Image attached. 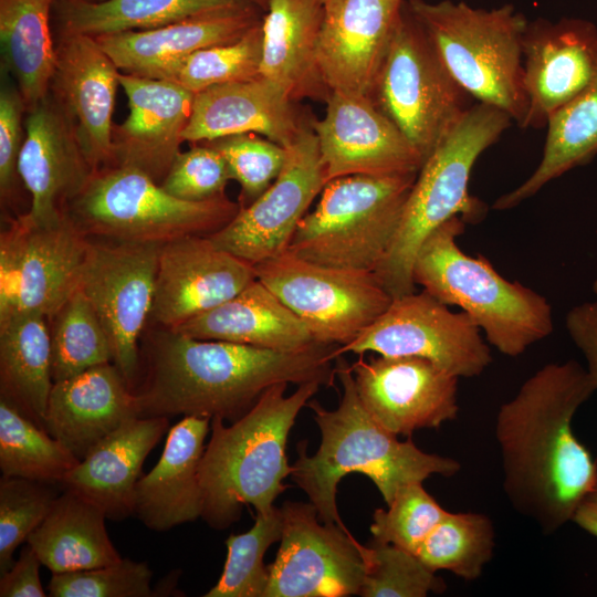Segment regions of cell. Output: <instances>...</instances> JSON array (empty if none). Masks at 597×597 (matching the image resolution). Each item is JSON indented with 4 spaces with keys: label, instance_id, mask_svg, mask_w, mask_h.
<instances>
[{
    "label": "cell",
    "instance_id": "cell-1",
    "mask_svg": "<svg viewBox=\"0 0 597 597\" xmlns=\"http://www.w3.org/2000/svg\"><path fill=\"white\" fill-rule=\"evenodd\" d=\"M596 388L575 360L537 369L496 415L503 490L511 505L545 534L572 522L591 489L597 463L572 421Z\"/></svg>",
    "mask_w": 597,
    "mask_h": 597
},
{
    "label": "cell",
    "instance_id": "cell-2",
    "mask_svg": "<svg viewBox=\"0 0 597 597\" xmlns=\"http://www.w3.org/2000/svg\"><path fill=\"white\" fill-rule=\"evenodd\" d=\"M339 347L321 344L279 352L156 327L140 354L145 378L134 390L138 417L181 415L233 422L276 384L333 386Z\"/></svg>",
    "mask_w": 597,
    "mask_h": 597
},
{
    "label": "cell",
    "instance_id": "cell-3",
    "mask_svg": "<svg viewBox=\"0 0 597 597\" xmlns=\"http://www.w3.org/2000/svg\"><path fill=\"white\" fill-rule=\"evenodd\" d=\"M335 367L343 388L339 405L327 410L317 400H308L322 440L313 455L306 454L307 441L297 444L291 473L316 507L321 522L346 528L337 511L336 492L348 473L369 478L388 505L409 483L423 482L433 474L449 478L460 471L455 459L425 452L381 427L359 399L352 365L339 355Z\"/></svg>",
    "mask_w": 597,
    "mask_h": 597
},
{
    "label": "cell",
    "instance_id": "cell-4",
    "mask_svg": "<svg viewBox=\"0 0 597 597\" xmlns=\"http://www.w3.org/2000/svg\"><path fill=\"white\" fill-rule=\"evenodd\" d=\"M287 384L266 389L252 408L230 426L211 419V436L201 458L199 481L203 499L201 517L222 530L237 522L243 505L266 514L286 489L291 475L285 448L300 410L322 385H298L285 396Z\"/></svg>",
    "mask_w": 597,
    "mask_h": 597
},
{
    "label": "cell",
    "instance_id": "cell-5",
    "mask_svg": "<svg viewBox=\"0 0 597 597\" xmlns=\"http://www.w3.org/2000/svg\"><path fill=\"white\" fill-rule=\"evenodd\" d=\"M465 222L451 218L421 243L412 281L448 306H458L501 354L516 357L553 332L552 306L531 287L503 277L483 255L463 252Z\"/></svg>",
    "mask_w": 597,
    "mask_h": 597
},
{
    "label": "cell",
    "instance_id": "cell-6",
    "mask_svg": "<svg viewBox=\"0 0 597 597\" xmlns=\"http://www.w3.org/2000/svg\"><path fill=\"white\" fill-rule=\"evenodd\" d=\"M511 122L505 112L476 102L426 158L391 247L374 272L392 298L415 292L413 261L434 229L454 217L465 223L485 218V203L469 192L471 171Z\"/></svg>",
    "mask_w": 597,
    "mask_h": 597
},
{
    "label": "cell",
    "instance_id": "cell-7",
    "mask_svg": "<svg viewBox=\"0 0 597 597\" xmlns=\"http://www.w3.org/2000/svg\"><path fill=\"white\" fill-rule=\"evenodd\" d=\"M407 7L463 91L505 112L523 128V35L528 20L512 4L493 9L465 2L409 0Z\"/></svg>",
    "mask_w": 597,
    "mask_h": 597
},
{
    "label": "cell",
    "instance_id": "cell-8",
    "mask_svg": "<svg viewBox=\"0 0 597 597\" xmlns=\"http://www.w3.org/2000/svg\"><path fill=\"white\" fill-rule=\"evenodd\" d=\"M240 209L226 195L203 201L178 199L144 171L113 165L96 170L65 211L86 237L163 245L210 235Z\"/></svg>",
    "mask_w": 597,
    "mask_h": 597
},
{
    "label": "cell",
    "instance_id": "cell-9",
    "mask_svg": "<svg viewBox=\"0 0 597 597\" xmlns=\"http://www.w3.org/2000/svg\"><path fill=\"white\" fill-rule=\"evenodd\" d=\"M417 175L329 180L286 251L322 265L375 272L391 247Z\"/></svg>",
    "mask_w": 597,
    "mask_h": 597
},
{
    "label": "cell",
    "instance_id": "cell-10",
    "mask_svg": "<svg viewBox=\"0 0 597 597\" xmlns=\"http://www.w3.org/2000/svg\"><path fill=\"white\" fill-rule=\"evenodd\" d=\"M426 33L402 4L371 98L423 159L471 107Z\"/></svg>",
    "mask_w": 597,
    "mask_h": 597
},
{
    "label": "cell",
    "instance_id": "cell-11",
    "mask_svg": "<svg viewBox=\"0 0 597 597\" xmlns=\"http://www.w3.org/2000/svg\"><path fill=\"white\" fill-rule=\"evenodd\" d=\"M254 271L321 344H349L392 301L374 272L322 265L289 251L255 264Z\"/></svg>",
    "mask_w": 597,
    "mask_h": 597
},
{
    "label": "cell",
    "instance_id": "cell-12",
    "mask_svg": "<svg viewBox=\"0 0 597 597\" xmlns=\"http://www.w3.org/2000/svg\"><path fill=\"white\" fill-rule=\"evenodd\" d=\"M161 245L90 238L78 290L97 314L113 363L134 390L139 338L150 316Z\"/></svg>",
    "mask_w": 597,
    "mask_h": 597
},
{
    "label": "cell",
    "instance_id": "cell-13",
    "mask_svg": "<svg viewBox=\"0 0 597 597\" xmlns=\"http://www.w3.org/2000/svg\"><path fill=\"white\" fill-rule=\"evenodd\" d=\"M87 242L66 211L53 223L13 219L0 237V317L35 312L50 320L78 287Z\"/></svg>",
    "mask_w": 597,
    "mask_h": 597
},
{
    "label": "cell",
    "instance_id": "cell-14",
    "mask_svg": "<svg viewBox=\"0 0 597 597\" xmlns=\"http://www.w3.org/2000/svg\"><path fill=\"white\" fill-rule=\"evenodd\" d=\"M338 352L420 357L459 378L479 376L492 362L490 347L472 320L425 290L392 298L371 325Z\"/></svg>",
    "mask_w": 597,
    "mask_h": 597
},
{
    "label": "cell",
    "instance_id": "cell-15",
    "mask_svg": "<svg viewBox=\"0 0 597 597\" xmlns=\"http://www.w3.org/2000/svg\"><path fill=\"white\" fill-rule=\"evenodd\" d=\"M281 544L269 566L264 597H347L359 595L366 565L363 545L347 528L320 523L310 502L286 501Z\"/></svg>",
    "mask_w": 597,
    "mask_h": 597
},
{
    "label": "cell",
    "instance_id": "cell-16",
    "mask_svg": "<svg viewBox=\"0 0 597 597\" xmlns=\"http://www.w3.org/2000/svg\"><path fill=\"white\" fill-rule=\"evenodd\" d=\"M284 167L273 184L208 235L220 249L255 265L285 252L314 199L326 185L313 128L305 126L286 147Z\"/></svg>",
    "mask_w": 597,
    "mask_h": 597
},
{
    "label": "cell",
    "instance_id": "cell-17",
    "mask_svg": "<svg viewBox=\"0 0 597 597\" xmlns=\"http://www.w3.org/2000/svg\"><path fill=\"white\" fill-rule=\"evenodd\" d=\"M365 409L395 436L439 428L459 411V377L420 357L378 356L352 365Z\"/></svg>",
    "mask_w": 597,
    "mask_h": 597
},
{
    "label": "cell",
    "instance_id": "cell-18",
    "mask_svg": "<svg viewBox=\"0 0 597 597\" xmlns=\"http://www.w3.org/2000/svg\"><path fill=\"white\" fill-rule=\"evenodd\" d=\"M312 123L326 182L348 175L418 174L425 159L371 97L331 92Z\"/></svg>",
    "mask_w": 597,
    "mask_h": 597
},
{
    "label": "cell",
    "instance_id": "cell-19",
    "mask_svg": "<svg viewBox=\"0 0 597 597\" xmlns=\"http://www.w3.org/2000/svg\"><path fill=\"white\" fill-rule=\"evenodd\" d=\"M256 280L254 265L218 248L208 235L161 245L149 320L175 329L220 305Z\"/></svg>",
    "mask_w": 597,
    "mask_h": 597
},
{
    "label": "cell",
    "instance_id": "cell-20",
    "mask_svg": "<svg viewBox=\"0 0 597 597\" xmlns=\"http://www.w3.org/2000/svg\"><path fill=\"white\" fill-rule=\"evenodd\" d=\"M523 128H542L549 115L597 82V27L584 19L528 21L523 35Z\"/></svg>",
    "mask_w": 597,
    "mask_h": 597
},
{
    "label": "cell",
    "instance_id": "cell-21",
    "mask_svg": "<svg viewBox=\"0 0 597 597\" xmlns=\"http://www.w3.org/2000/svg\"><path fill=\"white\" fill-rule=\"evenodd\" d=\"M50 94L70 118L94 171L113 166V112L121 71L94 36L64 34Z\"/></svg>",
    "mask_w": 597,
    "mask_h": 597
},
{
    "label": "cell",
    "instance_id": "cell-22",
    "mask_svg": "<svg viewBox=\"0 0 597 597\" xmlns=\"http://www.w3.org/2000/svg\"><path fill=\"white\" fill-rule=\"evenodd\" d=\"M18 170L31 197L27 214L39 223L59 221L95 172L72 122L50 93L27 109Z\"/></svg>",
    "mask_w": 597,
    "mask_h": 597
},
{
    "label": "cell",
    "instance_id": "cell-23",
    "mask_svg": "<svg viewBox=\"0 0 597 597\" xmlns=\"http://www.w3.org/2000/svg\"><path fill=\"white\" fill-rule=\"evenodd\" d=\"M402 4L391 0L324 1L317 64L329 92L371 97Z\"/></svg>",
    "mask_w": 597,
    "mask_h": 597
},
{
    "label": "cell",
    "instance_id": "cell-24",
    "mask_svg": "<svg viewBox=\"0 0 597 597\" xmlns=\"http://www.w3.org/2000/svg\"><path fill=\"white\" fill-rule=\"evenodd\" d=\"M129 114L112 133L113 165L137 168L160 184L180 153L195 94L180 84L119 73Z\"/></svg>",
    "mask_w": 597,
    "mask_h": 597
},
{
    "label": "cell",
    "instance_id": "cell-25",
    "mask_svg": "<svg viewBox=\"0 0 597 597\" xmlns=\"http://www.w3.org/2000/svg\"><path fill=\"white\" fill-rule=\"evenodd\" d=\"M260 6L244 4L159 28L94 38L122 73L172 81L192 53L238 41L262 23Z\"/></svg>",
    "mask_w": 597,
    "mask_h": 597
},
{
    "label": "cell",
    "instance_id": "cell-26",
    "mask_svg": "<svg viewBox=\"0 0 597 597\" xmlns=\"http://www.w3.org/2000/svg\"><path fill=\"white\" fill-rule=\"evenodd\" d=\"M293 102L263 76L211 86L195 94L184 142L198 144L253 133L286 148L305 126Z\"/></svg>",
    "mask_w": 597,
    "mask_h": 597
},
{
    "label": "cell",
    "instance_id": "cell-27",
    "mask_svg": "<svg viewBox=\"0 0 597 597\" xmlns=\"http://www.w3.org/2000/svg\"><path fill=\"white\" fill-rule=\"evenodd\" d=\"M136 417V395L111 362L53 384L44 429L82 460L107 434Z\"/></svg>",
    "mask_w": 597,
    "mask_h": 597
},
{
    "label": "cell",
    "instance_id": "cell-28",
    "mask_svg": "<svg viewBox=\"0 0 597 597\" xmlns=\"http://www.w3.org/2000/svg\"><path fill=\"white\" fill-rule=\"evenodd\" d=\"M211 419L187 416L168 432L157 464L139 478L133 504L145 526L165 532L201 517L199 468Z\"/></svg>",
    "mask_w": 597,
    "mask_h": 597
},
{
    "label": "cell",
    "instance_id": "cell-29",
    "mask_svg": "<svg viewBox=\"0 0 597 597\" xmlns=\"http://www.w3.org/2000/svg\"><path fill=\"white\" fill-rule=\"evenodd\" d=\"M168 418L136 417L107 434L61 482L103 510L107 519L133 515L143 463L168 429Z\"/></svg>",
    "mask_w": 597,
    "mask_h": 597
},
{
    "label": "cell",
    "instance_id": "cell-30",
    "mask_svg": "<svg viewBox=\"0 0 597 597\" xmlns=\"http://www.w3.org/2000/svg\"><path fill=\"white\" fill-rule=\"evenodd\" d=\"M262 20L261 76L280 86L292 101L326 98L317 64L324 15L322 0H268Z\"/></svg>",
    "mask_w": 597,
    "mask_h": 597
},
{
    "label": "cell",
    "instance_id": "cell-31",
    "mask_svg": "<svg viewBox=\"0 0 597 597\" xmlns=\"http://www.w3.org/2000/svg\"><path fill=\"white\" fill-rule=\"evenodd\" d=\"M174 331L198 339L279 352H298L321 345L307 325L259 280Z\"/></svg>",
    "mask_w": 597,
    "mask_h": 597
},
{
    "label": "cell",
    "instance_id": "cell-32",
    "mask_svg": "<svg viewBox=\"0 0 597 597\" xmlns=\"http://www.w3.org/2000/svg\"><path fill=\"white\" fill-rule=\"evenodd\" d=\"M105 519L97 505L64 490L27 543L52 574L113 564L122 557L107 534Z\"/></svg>",
    "mask_w": 597,
    "mask_h": 597
},
{
    "label": "cell",
    "instance_id": "cell-33",
    "mask_svg": "<svg viewBox=\"0 0 597 597\" xmlns=\"http://www.w3.org/2000/svg\"><path fill=\"white\" fill-rule=\"evenodd\" d=\"M46 320L35 312L0 317L1 396L42 428L54 384Z\"/></svg>",
    "mask_w": 597,
    "mask_h": 597
},
{
    "label": "cell",
    "instance_id": "cell-34",
    "mask_svg": "<svg viewBox=\"0 0 597 597\" xmlns=\"http://www.w3.org/2000/svg\"><path fill=\"white\" fill-rule=\"evenodd\" d=\"M54 0H0L2 60L27 109L50 93L57 60L50 14Z\"/></svg>",
    "mask_w": 597,
    "mask_h": 597
},
{
    "label": "cell",
    "instance_id": "cell-35",
    "mask_svg": "<svg viewBox=\"0 0 597 597\" xmlns=\"http://www.w3.org/2000/svg\"><path fill=\"white\" fill-rule=\"evenodd\" d=\"M543 156L533 174L493 203L509 210L536 195L568 170L586 165L597 154V82L553 112L547 122Z\"/></svg>",
    "mask_w": 597,
    "mask_h": 597
},
{
    "label": "cell",
    "instance_id": "cell-36",
    "mask_svg": "<svg viewBox=\"0 0 597 597\" xmlns=\"http://www.w3.org/2000/svg\"><path fill=\"white\" fill-rule=\"evenodd\" d=\"M61 33L101 34L146 30L186 19L268 0H61Z\"/></svg>",
    "mask_w": 597,
    "mask_h": 597
},
{
    "label": "cell",
    "instance_id": "cell-37",
    "mask_svg": "<svg viewBox=\"0 0 597 597\" xmlns=\"http://www.w3.org/2000/svg\"><path fill=\"white\" fill-rule=\"evenodd\" d=\"M64 444L22 412L0 399V470L2 475L59 483L78 463Z\"/></svg>",
    "mask_w": 597,
    "mask_h": 597
},
{
    "label": "cell",
    "instance_id": "cell-38",
    "mask_svg": "<svg viewBox=\"0 0 597 597\" xmlns=\"http://www.w3.org/2000/svg\"><path fill=\"white\" fill-rule=\"evenodd\" d=\"M494 547V525L488 515L447 511L416 555L436 573L448 570L464 580H473L492 559Z\"/></svg>",
    "mask_w": 597,
    "mask_h": 597
},
{
    "label": "cell",
    "instance_id": "cell-39",
    "mask_svg": "<svg viewBox=\"0 0 597 597\" xmlns=\"http://www.w3.org/2000/svg\"><path fill=\"white\" fill-rule=\"evenodd\" d=\"M53 381L113 363L106 332L93 306L77 289L50 318Z\"/></svg>",
    "mask_w": 597,
    "mask_h": 597
},
{
    "label": "cell",
    "instance_id": "cell-40",
    "mask_svg": "<svg viewBox=\"0 0 597 597\" xmlns=\"http://www.w3.org/2000/svg\"><path fill=\"white\" fill-rule=\"evenodd\" d=\"M282 513L273 506L256 513L253 526L226 540L227 558L222 574L205 597H264L269 583V566L264 564L268 548L281 540Z\"/></svg>",
    "mask_w": 597,
    "mask_h": 597
},
{
    "label": "cell",
    "instance_id": "cell-41",
    "mask_svg": "<svg viewBox=\"0 0 597 597\" xmlns=\"http://www.w3.org/2000/svg\"><path fill=\"white\" fill-rule=\"evenodd\" d=\"M262 23L238 41L209 46L188 56L176 71V82L197 94L211 86L261 76Z\"/></svg>",
    "mask_w": 597,
    "mask_h": 597
},
{
    "label": "cell",
    "instance_id": "cell-42",
    "mask_svg": "<svg viewBox=\"0 0 597 597\" xmlns=\"http://www.w3.org/2000/svg\"><path fill=\"white\" fill-rule=\"evenodd\" d=\"M362 553L366 572L359 596L426 597L446 589L444 580L413 553L374 541Z\"/></svg>",
    "mask_w": 597,
    "mask_h": 597
},
{
    "label": "cell",
    "instance_id": "cell-43",
    "mask_svg": "<svg viewBox=\"0 0 597 597\" xmlns=\"http://www.w3.org/2000/svg\"><path fill=\"white\" fill-rule=\"evenodd\" d=\"M49 483L19 476L0 479V575L13 553L45 520L59 495Z\"/></svg>",
    "mask_w": 597,
    "mask_h": 597
},
{
    "label": "cell",
    "instance_id": "cell-44",
    "mask_svg": "<svg viewBox=\"0 0 597 597\" xmlns=\"http://www.w3.org/2000/svg\"><path fill=\"white\" fill-rule=\"evenodd\" d=\"M422 483L412 482L402 486L387 510H375L370 525L374 542L417 553L447 513Z\"/></svg>",
    "mask_w": 597,
    "mask_h": 597
},
{
    "label": "cell",
    "instance_id": "cell-45",
    "mask_svg": "<svg viewBox=\"0 0 597 597\" xmlns=\"http://www.w3.org/2000/svg\"><path fill=\"white\" fill-rule=\"evenodd\" d=\"M224 158L231 179L241 188V208L258 199L277 178L286 160V148L256 134L247 133L206 142Z\"/></svg>",
    "mask_w": 597,
    "mask_h": 597
},
{
    "label": "cell",
    "instance_id": "cell-46",
    "mask_svg": "<svg viewBox=\"0 0 597 597\" xmlns=\"http://www.w3.org/2000/svg\"><path fill=\"white\" fill-rule=\"evenodd\" d=\"M153 573L145 562L129 558L105 566L52 574L51 597H149L154 596Z\"/></svg>",
    "mask_w": 597,
    "mask_h": 597
},
{
    "label": "cell",
    "instance_id": "cell-47",
    "mask_svg": "<svg viewBox=\"0 0 597 597\" xmlns=\"http://www.w3.org/2000/svg\"><path fill=\"white\" fill-rule=\"evenodd\" d=\"M231 180L224 158L202 143L179 153L160 182L165 191L186 201H203L224 195Z\"/></svg>",
    "mask_w": 597,
    "mask_h": 597
},
{
    "label": "cell",
    "instance_id": "cell-48",
    "mask_svg": "<svg viewBox=\"0 0 597 597\" xmlns=\"http://www.w3.org/2000/svg\"><path fill=\"white\" fill-rule=\"evenodd\" d=\"M27 106L18 90L3 85L0 94V192L4 200L14 191L20 179L18 165L25 134L22 115Z\"/></svg>",
    "mask_w": 597,
    "mask_h": 597
},
{
    "label": "cell",
    "instance_id": "cell-49",
    "mask_svg": "<svg viewBox=\"0 0 597 597\" xmlns=\"http://www.w3.org/2000/svg\"><path fill=\"white\" fill-rule=\"evenodd\" d=\"M565 326L573 343L583 353L586 370L597 390V300L570 308Z\"/></svg>",
    "mask_w": 597,
    "mask_h": 597
},
{
    "label": "cell",
    "instance_id": "cell-50",
    "mask_svg": "<svg viewBox=\"0 0 597 597\" xmlns=\"http://www.w3.org/2000/svg\"><path fill=\"white\" fill-rule=\"evenodd\" d=\"M41 562L28 544L11 567L0 576L1 597H44L40 579Z\"/></svg>",
    "mask_w": 597,
    "mask_h": 597
},
{
    "label": "cell",
    "instance_id": "cell-51",
    "mask_svg": "<svg viewBox=\"0 0 597 597\" xmlns=\"http://www.w3.org/2000/svg\"><path fill=\"white\" fill-rule=\"evenodd\" d=\"M572 522L578 527L597 537V476L584 499L578 504Z\"/></svg>",
    "mask_w": 597,
    "mask_h": 597
},
{
    "label": "cell",
    "instance_id": "cell-52",
    "mask_svg": "<svg viewBox=\"0 0 597 597\" xmlns=\"http://www.w3.org/2000/svg\"><path fill=\"white\" fill-rule=\"evenodd\" d=\"M591 289H593L594 294L597 297V276L595 277V280L593 282V287Z\"/></svg>",
    "mask_w": 597,
    "mask_h": 597
},
{
    "label": "cell",
    "instance_id": "cell-53",
    "mask_svg": "<svg viewBox=\"0 0 597 597\" xmlns=\"http://www.w3.org/2000/svg\"><path fill=\"white\" fill-rule=\"evenodd\" d=\"M74 1L100 2V1H103V0H74Z\"/></svg>",
    "mask_w": 597,
    "mask_h": 597
},
{
    "label": "cell",
    "instance_id": "cell-54",
    "mask_svg": "<svg viewBox=\"0 0 597 597\" xmlns=\"http://www.w3.org/2000/svg\"><path fill=\"white\" fill-rule=\"evenodd\" d=\"M391 1L397 3V4H402L405 2V0H391Z\"/></svg>",
    "mask_w": 597,
    "mask_h": 597
},
{
    "label": "cell",
    "instance_id": "cell-55",
    "mask_svg": "<svg viewBox=\"0 0 597 597\" xmlns=\"http://www.w3.org/2000/svg\"><path fill=\"white\" fill-rule=\"evenodd\" d=\"M322 1L324 2L325 0H322Z\"/></svg>",
    "mask_w": 597,
    "mask_h": 597
}]
</instances>
